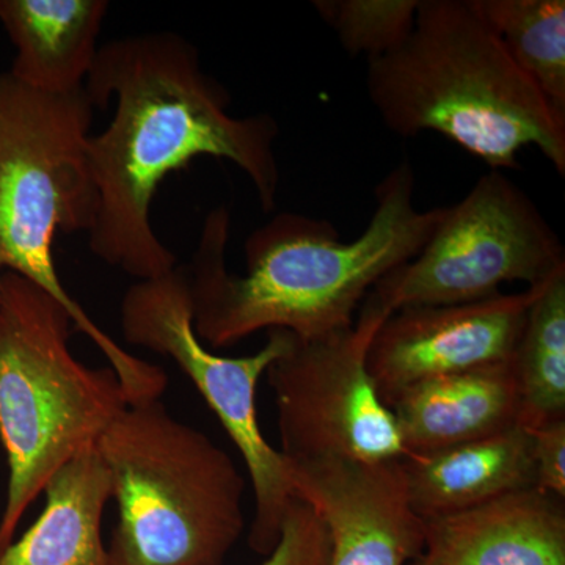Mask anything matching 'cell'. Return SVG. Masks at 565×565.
<instances>
[{
	"mask_svg": "<svg viewBox=\"0 0 565 565\" xmlns=\"http://www.w3.org/2000/svg\"><path fill=\"white\" fill-rule=\"evenodd\" d=\"M386 407L405 456L427 455L504 433L519 426L514 360L427 379L397 393Z\"/></svg>",
	"mask_w": 565,
	"mask_h": 565,
	"instance_id": "cell-13",
	"label": "cell"
},
{
	"mask_svg": "<svg viewBox=\"0 0 565 565\" xmlns=\"http://www.w3.org/2000/svg\"><path fill=\"white\" fill-rule=\"evenodd\" d=\"M565 269V248L533 200L501 170H489L411 262L385 275L364 302L390 316L418 305L479 302L505 282L542 285Z\"/></svg>",
	"mask_w": 565,
	"mask_h": 565,
	"instance_id": "cell-8",
	"label": "cell"
},
{
	"mask_svg": "<svg viewBox=\"0 0 565 565\" xmlns=\"http://www.w3.org/2000/svg\"><path fill=\"white\" fill-rule=\"evenodd\" d=\"M330 539L318 514L296 498L282 522L280 541L262 565H329Z\"/></svg>",
	"mask_w": 565,
	"mask_h": 565,
	"instance_id": "cell-20",
	"label": "cell"
},
{
	"mask_svg": "<svg viewBox=\"0 0 565 565\" xmlns=\"http://www.w3.org/2000/svg\"><path fill=\"white\" fill-rule=\"evenodd\" d=\"M85 90L93 107L117 99L106 131L88 137L98 214L88 248L137 280L172 273L177 255L156 236L152 200L170 173L202 156L243 170L264 212L277 204L280 169L269 114L233 117L232 96L202 68L196 47L173 32H148L99 47Z\"/></svg>",
	"mask_w": 565,
	"mask_h": 565,
	"instance_id": "cell-1",
	"label": "cell"
},
{
	"mask_svg": "<svg viewBox=\"0 0 565 565\" xmlns=\"http://www.w3.org/2000/svg\"><path fill=\"white\" fill-rule=\"evenodd\" d=\"M535 489L565 500V419L530 430Z\"/></svg>",
	"mask_w": 565,
	"mask_h": 565,
	"instance_id": "cell-21",
	"label": "cell"
},
{
	"mask_svg": "<svg viewBox=\"0 0 565 565\" xmlns=\"http://www.w3.org/2000/svg\"><path fill=\"white\" fill-rule=\"evenodd\" d=\"M445 207L419 211L415 173L401 162L375 189L364 232L343 243L332 222L282 212L244 244L245 274L226 269L228 207L204 218L191 269L193 327L203 343L225 348L262 330L315 340L349 329L375 285L414 259Z\"/></svg>",
	"mask_w": 565,
	"mask_h": 565,
	"instance_id": "cell-2",
	"label": "cell"
},
{
	"mask_svg": "<svg viewBox=\"0 0 565 565\" xmlns=\"http://www.w3.org/2000/svg\"><path fill=\"white\" fill-rule=\"evenodd\" d=\"M401 463L408 501L424 522L535 487L531 434L522 426L427 455L405 456Z\"/></svg>",
	"mask_w": 565,
	"mask_h": 565,
	"instance_id": "cell-14",
	"label": "cell"
},
{
	"mask_svg": "<svg viewBox=\"0 0 565 565\" xmlns=\"http://www.w3.org/2000/svg\"><path fill=\"white\" fill-rule=\"evenodd\" d=\"M96 449L118 504L109 565H222L245 527V479L161 399L128 405Z\"/></svg>",
	"mask_w": 565,
	"mask_h": 565,
	"instance_id": "cell-5",
	"label": "cell"
},
{
	"mask_svg": "<svg viewBox=\"0 0 565 565\" xmlns=\"http://www.w3.org/2000/svg\"><path fill=\"white\" fill-rule=\"evenodd\" d=\"M539 286L479 302L394 311L367 349V371L382 403L427 379L514 360Z\"/></svg>",
	"mask_w": 565,
	"mask_h": 565,
	"instance_id": "cell-10",
	"label": "cell"
},
{
	"mask_svg": "<svg viewBox=\"0 0 565 565\" xmlns=\"http://www.w3.org/2000/svg\"><path fill=\"white\" fill-rule=\"evenodd\" d=\"M386 318L363 302L352 327L315 340L292 337L267 367L289 463L403 459L396 423L367 371V349Z\"/></svg>",
	"mask_w": 565,
	"mask_h": 565,
	"instance_id": "cell-9",
	"label": "cell"
},
{
	"mask_svg": "<svg viewBox=\"0 0 565 565\" xmlns=\"http://www.w3.org/2000/svg\"><path fill=\"white\" fill-rule=\"evenodd\" d=\"M291 468L297 498L329 533V565H408L422 553L426 523L408 501L401 459H321Z\"/></svg>",
	"mask_w": 565,
	"mask_h": 565,
	"instance_id": "cell-11",
	"label": "cell"
},
{
	"mask_svg": "<svg viewBox=\"0 0 565 565\" xmlns=\"http://www.w3.org/2000/svg\"><path fill=\"white\" fill-rule=\"evenodd\" d=\"M43 492L44 511L0 553V565H109L102 525L111 476L96 445L55 471Z\"/></svg>",
	"mask_w": 565,
	"mask_h": 565,
	"instance_id": "cell-16",
	"label": "cell"
},
{
	"mask_svg": "<svg viewBox=\"0 0 565 565\" xmlns=\"http://www.w3.org/2000/svg\"><path fill=\"white\" fill-rule=\"evenodd\" d=\"M0 278H2V273H0Z\"/></svg>",
	"mask_w": 565,
	"mask_h": 565,
	"instance_id": "cell-22",
	"label": "cell"
},
{
	"mask_svg": "<svg viewBox=\"0 0 565 565\" xmlns=\"http://www.w3.org/2000/svg\"><path fill=\"white\" fill-rule=\"evenodd\" d=\"M107 11L106 0H0V22L17 50L9 73L33 90H79Z\"/></svg>",
	"mask_w": 565,
	"mask_h": 565,
	"instance_id": "cell-15",
	"label": "cell"
},
{
	"mask_svg": "<svg viewBox=\"0 0 565 565\" xmlns=\"http://www.w3.org/2000/svg\"><path fill=\"white\" fill-rule=\"evenodd\" d=\"M366 92L382 122L404 139L441 134L501 172L520 169L519 152L535 147L565 174V118L473 0H419L404 44L367 61Z\"/></svg>",
	"mask_w": 565,
	"mask_h": 565,
	"instance_id": "cell-3",
	"label": "cell"
},
{
	"mask_svg": "<svg viewBox=\"0 0 565 565\" xmlns=\"http://www.w3.org/2000/svg\"><path fill=\"white\" fill-rule=\"evenodd\" d=\"M121 329L126 343L172 359L222 423L243 456L255 494L248 546L269 556L297 493L291 463L259 427L256 392L259 379L291 345L294 334L270 330L267 343L253 355H215L195 332L191 286L180 267L139 280L126 291Z\"/></svg>",
	"mask_w": 565,
	"mask_h": 565,
	"instance_id": "cell-7",
	"label": "cell"
},
{
	"mask_svg": "<svg viewBox=\"0 0 565 565\" xmlns=\"http://www.w3.org/2000/svg\"><path fill=\"white\" fill-rule=\"evenodd\" d=\"M419 0H315L341 47L367 61L397 50L414 31Z\"/></svg>",
	"mask_w": 565,
	"mask_h": 565,
	"instance_id": "cell-19",
	"label": "cell"
},
{
	"mask_svg": "<svg viewBox=\"0 0 565 565\" xmlns=\"http://www.w3.org/2000/svg\"><path fill=\"white\" fill-rule=\"evenodd\" d=\"M74 322L39 286L13 273L0 278V440L9 460L0 553L55 471L95 446L128 407L111 367L73 355Z\"/></svg>",
	"mask_w": 565,
	"mask_h": 565,
	"instance_id": "cell-6",
	"label": "cell"
},
{
	"mask_svg": "<svg viewBox=\"0 0 565 565\" xmlns=\"http://www.w3.org/2000/svg\"><path fill=\"white\" fill-rule=\"evenodd\" d=\"M93 104L76 92L33 90L0 74V273L20 275L68 311L74 329L90 338L120 379L129 404L162 396L166 371L143 362L104 333L58 277V232L88 233L98 192L88 166Z\"/></svg>",
	"mask_w": 565,
	"mask_h": 565,
	"instance_id": "cell-4",
	"label": "cell"
},
{
	"mask_svg": "<svg viewBox=\"0 0 565 565\" xmlns=\"http://www.w3.org/2000/svg\"><path fill=\"white\" fill-rule=\"evenodd\" d=\"M519 426L565 419V269L539 286L514 355Z\"/></svg>",
	"mask_w": 565,
	"mask_h": 565,
	"instance_id": "cell-17",
	"label": "cell"
},
{
	"mask_svg": "<svg viewBox=\"0 0 565 565\" xmlns=\"http://www.w3.org/2000/svg\"><path fill=\"white\" fill-rule=\"evenodd\" d=\"M512 61L565 118L564 0H473Z\"/></svg>",
	"mask_w": 565,
	"mask_h": 565,
	"instance_id": "cell-18",
	"label": "cell"
},
{
	"mask_svg": "<svg viewBox=\"0 0 565 565\" xmlns=\"http://www.w3.org/2000/svg\"><path fill=\"white\" fill-rule=\"evenodd\" d=\"M564 501L533 487L427 520L408 565H565Z\"/></svg>",
	"mask_w": 565,
	"mask_h": 565,
	"instance_id": "cell-12",
	"label": "cell"
}]
</instances>
